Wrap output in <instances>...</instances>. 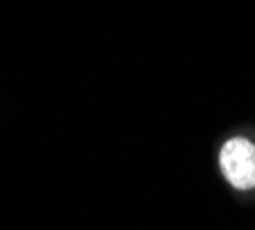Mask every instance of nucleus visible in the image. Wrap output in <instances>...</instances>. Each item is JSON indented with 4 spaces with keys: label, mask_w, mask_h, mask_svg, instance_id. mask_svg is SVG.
<instances>
[{
    "label": "nucleus",
    "mask_w": 255,
    "mask_h": 230,
    "mask_svg": "<svg viewBox=\"0 0 255 230\" xmlns=\"http://www.w3.org/2000/svg\"><path fill=\"white\" fill-rule=\"evenodd\" d=\"M219 164L226 180L237 189L255 187V144L244 137L228 139L221 148Z\"/></svg>",
    "instance_id": "f257e3e1"
}]
</instances>
